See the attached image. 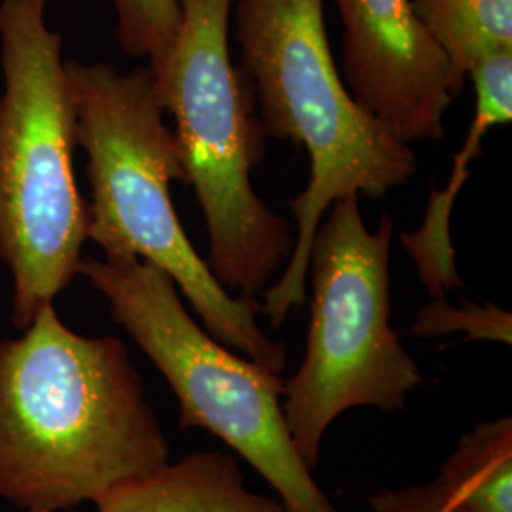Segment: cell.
Listing matches in <instances>:
<instances>
[{"mask_svg":"<svg viewBox=\"0 0 512 512\" xmlns=\"http://www.w3.org/2000/svg\"><path fill=\"white\" fill-rule=\"evenodd\" d=\"M80 275L110 317L160 370L179 403V427L222 440L262 476L289 512H338L300 458L285 420L281 374L211 336L169 275L139 258H82Z\"/></svg>","mask_w":512,"mask_h":512,"instance_id":"obj_6","label":"cell"},{"mask_svg":"<svg viewBox=\"0 0 512 512\" xmlns=\"http://www.w3.org/2000/svg\"><path fill=\"white\" fill-rule=\"evenodd\" d=\"M450 65V95L463 92L467 76L488 55L512 50V0H410Z\"/></svg>","mask_w":512,"mask_h":512,"instance_id":"obj_12","label":"cell"},{"mask_svg":"<svg viewBox=\"0 0 512 512\" xmlns=\"http://www.w3.org/2000/svg\"><path fill=\"white\" fill-rule=\"evenodd\" d=\"M181 25L164 63L150 71L175 118L186 184L209 234L207 266L220 285L256 298L293 253L287 219L256 196L251 173L264 156L255 92L230 59L232 0H177Z\"/></svg>","mask_w":512,"mask_h":512,"instance_id":"obj_5","label":"cell"},{"mask_svg":"<svg viewBox=\"0 0 512 512\" xmlns=\"http://www.w3.org/2000/svg\"><path fill=\"white\" fill-rule=\"evenodd\" d=\"M171 446L126 344L84 336L48 304L0 340V497L76 511L158 471Z\"/></svg>","mask_w":512,"mask_h":512,"instance_id":"obj_1","label":"cell"},{"mask_svg":"<svg viewBox=\"0 0 512 512\" xmlns=\"http://www.w3.org/2000/svg\"><path fill=\"white\" fill-rule=\"evenodd\" d=\"M97 512H289L279 497L253 492L238 458L194 450L93 503Z\"/></svg>","mask_w":512,"mask_h":512,"instance_id":"obj_10","label":"cell"},{"mask_svg":"<svg viewBox=\"0 0 512 512\" xmlns=\"http://www.w3.org/2000/svg\"><path fill=\"white\" fill-rule=\"evenodd\" d=\"M236 40L264 133L304 148L310 160L308 186L289 202L296 220L289 264L258 300L279 329L306 302L311 243L330 205L359 194L382 198L416 173L418 158L349 93L323 0H238Z\"/></svg>","mask_w":512,"mask_h":512,"instance_id":"obj_3","label":"cell"},{"mask_svg":"<svg viewBox=\"0 0 512 512\" xmlns=\"http://www.w3.org/2000/svg\"><path fill=\"white\" fill-rule=\"evenodd\" d=\"M395 224L366 228L359 196L330 205L311 243L310 327L304 359L285 380L283 410L311 471L330 425L355 408L397 412L423 382L416 359L389 323V255Z\"/></svg>","mask_w":512,"mask_h":512,"instance_id":"obj_7","label":"cell"},{"mask_svg":"<svg viewBox=\"0 0 512 512\" xmlns=\"http://www.w3.org/2000/svg\"><path fill=\"white\" fill-rule=\"evenodd\" d=\"M344 23V78L399 141H439L452 105L450 65L410 0H332Z\"/></svg>","mask_w":512,"mask_h":512,"instance_id":"obj_8","label":"cell"},{"mask_svg":"<svg viewBox=\"0 0 512 512\" xmlns=\"http://www.w3.org/2000/svg\"><path fill=\"white\" fill-rule=\"evenodd\" d=\"M420 338H437L448 334H465V342L490 340L499 344L512 342L511 311L503 310L492 302L475 304L465 300L463 306H452L446 298H431L420 308L410 329Z\"/></svg>","mask_w":512,"mask_h":512,"instance_id":"obj_14","label":"cell"},{"mask_svg":"<svg viewBox=\"0 0 512 512\" xmlns=\"http://www.w3.org/2000/svg\"><path fill=\"white\" fill-rule=\"evenodd\" d=\"M444 495L463 512H512V418L476 423L440 467Z\"/></svg>","mask_w":512,"mask_h":512,"instance_id":"obj_11","label":"cell"},{"mask_svg":"<svg viewBox=\"0 0 512 512\" xmlns=\"http://www.w3.org/2000/svg\"><path fill=\"white\" fill-rule=\"evenodd\" d=\"M370 512H463L442 492L437 480L380 490L368 497Z\"/></svg>","mask_w":512,"mask_h":512,"instance_id":"obj_15","label":"cell"},{"mask_svg":"<svg viewBox=\"0 0 512 512\" xmlns=\"http://www.w3.org/2000/svg\"><path fill=\"white\" fill-rule=\"evenodd\" d=\"M67 74L92 190L88 239L105 260L139 258L160 268L211 336L283 374L287 346L260 327V302L220 285L177 217L171 183H186L183 148L165 124L150 69L122 73L110 63L69 59Z\"/></svg>","mask_w":512,"mask_h":512,"instance_id":"obj_2","label":"cell"},{"mask_svg":"<svg viewBox=\"0 0 512 512\" xmlns=\"http://www.w3.org/2000/svg\"><path fill=\"white\" fill-rule=\"evenodd\" d=\"M65 512H76V511H65Z\"/></svg>","mask_w":512,"mask_h":512,"instance_id":"obj_16","label":"cell"},{"mask_svg":"<svg viewBox=\"0 0 512 512\" xmlns=\"http://www.w3.org/2000/svg\"><path fill=\"white\" fill-rule=\"evenodd\" d=\"M467 78L475 86V116L463 147L454 156L450 181L446 188L431 192L420 228L401 234V243L414 260L421 283L431 298H446L450 291L463 287L450 234L452 209L471 175L469 164L482 152L486 133L511 122L512 50H501L480 59Z\"/></svg>","mask_w":512,"mask_h":512,"instance_id":"obj_9","label":"cell"},{"mask_svg":"<svg viewBox=\"0 0 512 512\" xmlns=\"http://www.w3.org/2000/svg\"><path fill=\"white\" fill-rule=\"evenodd\" d=\"M118 16V42L129 57H147L156 71L169 54L181 25L177 0H112Z\"/></svg>","mask_w":512,"mask_h":512,"instance_id":"obj_13","label":"cell"},{"mask_svg":"<svg viewBox=\"0 0 512 512\" xmlns=\"http://www.w3.org/2000/svg\"><path fill=\"white\" fill-rule=\"evenodd\" d=\"M50 0H0V260L12 279V325L80 275L88 202L74 177L78 148L63 38Z\"/></svg>","mask_w":512,"mask_h":512,"instance_id":"obj_4","label":"cell"}]
</instances>
